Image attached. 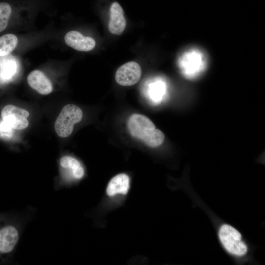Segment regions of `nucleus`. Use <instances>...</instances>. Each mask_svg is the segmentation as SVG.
<instances>
[{
  "mask_svg": "<svg viewBox=\"0 0 265 265\" xmlns=\"http://www.w3.org/2000/svg\"><path fill=\"white\" fill-rule=\"evenodd\" d=\"M219 237L224 247L230 253L238 256L246 253L247 247L242 240L241 234L232 226L223 225L219 231Z\"/></svg>",
  "mask_w": 265,
  "mask_h": 265,
  "instance_id": "obj_6",
  "label": "nucleus"
},
{
  "mask_svg": "<svg viewBox=\"0 0 265 265\" xmlns=\"http://www.w3.org/2000/svg\"><path fill=\"white\" fill-rule=\"evenodd\" d=\"M66 44L73 49L81 52L92 50L95 46V40L89 37L83 36L75 30L68 32L64 37Z\"/></svg>",
  "mask_w": 265,
  "mask_h": 265,
  "instance_id": "obj_9",
  "label": "nucleus"
},
{
  "mask_svg": "<svg viewBox=\"0 0 265 265\" xmlns=\"http://www.w3.org/2000/svg\"><path fill=\"white\" fill-rule=\"evenodd\" d=\"M126 21L124 10L117 2L112 3L110 8L109 31L113 34L121 35L125 29Z\"/></svg>",
  "mask_w": 265,
  "mask_h": 265,
  "instance_id": "obj_10",
  "label": "nucleus"
},
{
  "mask_svg": "<svg viewBox=\"0 0 265 265\" xmlns=\"http://www.w3.org/2000/svg\"><path fill=\"white\" fill-rule=\"evenodd\" d=\"M10 216L11 215L7 213H0V225L5 222Z\"/></svg>",
  "mask_w": 265,
  "mask_h": 265,
  "instance_id": "obj_17",
  "label": "nucleus"
},
{
  "mask_svg": "<svg viewBox=\"0 0 265 265\" xmlns=\"http://www.w3.org/2000/svg\"><path fill=\"white\" fill-rule=\"evenodd\" d=\"M1 115L2 120L14 129L23 130L28 126L29 113L23 108L8 105L2 109Z\"/></svg>",
  "mask_w": 265,
  "mask_h": 265,
  "instance_id": "obj_7",
  "label": "nucleus"
},
{
  "mask_svg": "<svg viewBox=\"0 0 265 265\" xmlns=\"http://www.w3.org/2000/svg\"><path fill=\"white\" fill-rule=\"evenodd\" d=\"M129 132L134 138L141 140L151 147H157L164 141L165 136L156 128L153 122L147 116L140 114L131 115L127 123Z\"/></svg>",
  "mask_w": 265,
  "mask_h": 265,
  "instance_id": "obj_2",
  "label": "nucleus"
},
{
  "mask_svg": "<svg viewBox=\"0 0 265 265\" xmlns=\"http://www.w3.org/2000/svg\"><path fill=\"white\" fill-rule=\"evenodd\" d=\"M17 61L12 57L0 60V80H9L17 74L18 70Z\"/></svg>",
  "mask_w": 265,
  "mask_h": 265,
  "instance_id": "obj_13",
  "label": "nucleus"
},
{
  "mask_svg": "<svg viewBox=\"0 0 265 265\" xmlns=\"http://www.w3.org/2000/svg\"><path fill=\"white\" fill-rule=\"evenodd\" d=\"M207 62L206 56L202 51L192 48L181 55L178 60V65L186 78L193 79L204 71Z\"/></svg>",
  "mask_w": 265,
  "mask_h": 265,
  "instance_id": "obj_3",
  "label": "nucleus"
},
{
  "mask_svg": "<svg viewBox=\"0 0 265 265\" xmlns=\"http://www.w3.org/2000/svg\"><path fill=\"white\" fill-rule=\"evenodd\" d=\"M14 129L2 120L0 122V136L8 139L12 137Z\"/></svg>",
  "mask_w": 265,
  "mask_h": 265,
  "instance_id": "obj_16",
  "label": "nucleus"
},
{
  "mask_svg": "<svg viewBox=\"0 0 265 265\" xmlns=\"http://www.w3.org/2000/svg\"><path fill=\"white\" fill-rule=\"evenodd\" d=\"M27 80L29 86L39 94L46 95L53 91L52 82L41 71L35 70L28 75Z\"/></svg>",
  "mask_w": 265,
  "mask_h": 265,
  "instance_id": "obj_11",
  "label": "nucleus"
},
{
  "mask_svg": "<svg viewBox=\"0 0 265 265\" xmlns=\"http://www.w3.org/2000/svg\"><path fill=\"white\" fill-rule=\"evenodd\" d=\"M25 220L11 215L0 225V265L12 259L19 241Z\"/></svg>",
  "mask_w": 265,
  "mask_h": 265,
  "instance_id": "obj_1",
  "label": "nucleus"
},
{
  "mask_svg": "<svg viewBox=\"0 0 265 265\" xmlns=\"http://www.w3.org/2000/svg\"><path fill=\"white\" fill-rule=\"evenodd\" d=\"M11 13L12 8L9 4L5 2H0V32L7 26Z\"/></svg>",
  "mask_w": 265,
  "mask_h": 265,
  "instance_id": "obj_15",
  "label": "nucleus"
},
{
  "mask_svg": "<svg viewBox=\"0 0 265 265\" xmlns=\"http://www.w3.org/2000/svg\"><path fill=\"white\" fill-rule=\"evenodd\" d=\"M129 188V177L125 173H121L115 176L110 180L106 192L108 196L114 197L117 195L126 194Z\"/></svg>",
  "mask_w": 265,
  "mask_h": 265,
  "instance_id": "obj_12",
  "label": "nucleus"
},
{
  "mask_svg": "<svg viewBox=\"0 0 265 265\" xmlns=\"http://www.w3.org/2000/svg\"><path fill=\"white\" fill-rule=\"evenodd\" d=\"M83 116L81 109L73 104H68L62 109L54 123L57 134L62 138L69 136L75 124L81 121Z\"/></svg>",
  "mask_w": 265,
  "mask_h": 265,
  "instance_id": "obj_4",
  "label": "nucleus"
},
{
  "mask_svg": "<svg viewBox=\"0 0 265 265\" xmlns=\"http://www.w3.org/2000/svg\"><path fill=\"white\" fill-rule=\"evenodd\" d=\"M141 76L140 65L135 61H130L117 69L115 74V80L122 86H132L139 81Z\"/></svg>",
  "mask_w": 265,
  "mask_h": 265,
  "instance_id": "obj_8",
  "label": "nucleus"
},
{
  "mask_svg": "<svg viewBox=\"0 0 265 265\" xmlns=\"http://www.w3.org/2000/svg\"><path fill=\"white\" fill-rule=\"evenodd\" d=\"M60 175L56 189L69 186L81 180L84 176V169L80 162L74 157L64 156L59 160Z\"/></svg>",
  "mask_w": 265,
  "mask_h": 265,
  "instance_id": "obj_5",
  "label": "nucleus"
},
{
  "mask_svg": "<svg viewBox=\"0 0 265 265\" xmlns=\"http://www.w3.org/2000/svg\"><path fill=\"white\" fill-rule=\"evenodd\" d=\"M18 38L13 34H6L0 37V57L6 56L16 47Z\"/></svg>",
  "mask_w": 265,
  "mask_h": 265,
  "instance_id": "obj_14",
  "label": "nucleus"
}]
</instances>
